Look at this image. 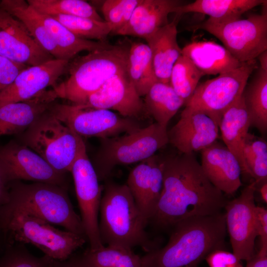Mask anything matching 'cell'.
I'll use <instances>...</instances> for the list:
<instances>
[{"mask_svg":"<svg viewBox=\"0 0 267 267\" xmlns=\"http://www.w3.org/2000/svg\"><path fill=\"white\" fill-rule=\"evenodd\" d=\"M145 111L156 123L167 127L184 102L175 92L170 83L157 81L145 95L143 101Z\"/></svg>","mask_w":267,"mask_h":267,"instance_id":"f1b7e54d","label":"cell"},{"mask_svg":"<svg viewBox=\"0 0 267 267\" xmlns=\"http://www.w3.org/2000/svg\"><path fill=\"white\" fill-rule=\"evenodd\" d=\"M16 140L35 152L57 171L70 172L83 141L48 110L41 115Z\"/></svg>","mask_w":267,"mask_h":267,"instance_id":"ba28073f","label":"cell"},{"mask_svg":"<svg viewBox=\"0 0 267 267\" xmlns=\"http://www.w3.org/2000/svg\"><path fill=\"white\" fill-rule=\"evenodd\" d=\"M182 54L205 75L220 74L241 66L223 46L212 41H193L185 45Z\"/></svg>","mask_w":267,"mask_h":267,"instance_id":"cb8c5ba5","label":"cell"},{"mask_svg":"<svg viewBox=\"0 0 267 267\" xmlns=\"http://www.w3.org/2000/svg\"><path fill=\"white\" fill-rule=\"evenodd\" d=\"M204 75L190 59L182 54L173 67L169 83L185 104Z\"/></svg>","mask_w":267,"mask_h":267,"instance_id":"836d02e7","label":"cell"},{"mask_svg":"<svg viewBox=\"0 0 267 267\" xmlns=\"http://www.w3.org/2000/svg\"><path fill=\"white\" fill-rule=\"evenodd\" d=\"M11 244L0 259V267H52L54 260L44 255L37 257L22 244Z\"/></svg>","mask_w":267,"mask_h":267,"instance_id":"8d00e7d4","label":"cell"},{"mask_svg":"<svg viewBox=\"0 0 267 267\" xmlns=\"http://www.w3.org/2000/svg\"><path fill=\"white\" fill-rule=\"evenodd\" d=\"M127 72L137 93L145 96L157 79L155 73L150 48L140 42L130 44Z\"/></svg>","mask_w":267,"mask_h":267,"instance_id":"f546056e","label":"cell"},{"mask_svg":"<svg viewBox=\"0 0 267 267\" xmlns=\"http://www.w3.org/2000/svg\"><path fill=\"white\" fill-rule=\"evenodd\" d=\"M258 69L253 80L246 86L242 96L250 126L265 134L267 131V71L260 67Z\"/></svg>","mask_w":267,"mask_h":267,"instance_id":"4dcf8cb0","label":"cell"},{"mask_svg":"<svg viewBox=\"0 0 267 267\" xmlns=\"http://www.w3.org/2000/svg\"><path fill=\"white\" fill-rule=\"evenodd\" d=\"M255 222L258 236L261 244L267 243V210L264 207L256 206Z\"/></svg>","mask_w":267,"mask_h":267,"instance_id":"60d3db41","label":"cell"},{"mask_svg":"<svg viewBox=\"0 0 267 267\" xmlns=\"http://www.w3.org/2000/svg\"><path fill=\"white\" fill-rule=\"evenodd\" d=\"M99 213V232L103 245L130 249L138 246L146 253L159 248L145 231L147 224L126 184L105 183Z\"/></svg>","mask_w":267,"mask_h":267,"instance_id":"3957f363","label":"cell"},{"mask_svg":"<svg viewBox=\"0 0 267 267\" xmlns=\"http://www.w3.org/2000/svg\"><path fill=\"white\" fill-rule=\"evenodd\" d=\"M80 256L85 267H140L141 264V257L132 249L115 246L88 249Z\"/></svg>","mask_w":267,"mask_h":267,"instance_id":"1f68e13d","label":"cell"},{"mask_svg":"<svg viewBox=\"0 0 267 267\" xmlns=\"http://www.w3.org/2000/svg\"><path fill=\"white\" fill-rule=\"evenodd\" d=\"M140 0H106L101 10L104 21L112 27L116 34L129 21Z\"/></svg>","mask_w":267,"mask_h":267,"instance_id":"74e56055","label":"cell"},{"mask_svg":"<svg viewBox=\"0 0 267 267\" xmlns=\"http://www.w3.org/2000/svg\"><path fill=\"white\" fill-rule=\"evenodd\" d=\"M0 170L8 183L26 180L67 188L66 174L54 169L39 155L16 139L0 146Z\"/></svg>","mask_w":267,"mask_h":267,"instance_id":"4fadbf2b","label":"cell"},{"mask_svg":"<svg viewBox=\"0 0 267 267\" xmlns=\"http://www.w3.org/2000/svg\"><path fill=\"white\" fill-rule=\"evenodd\" d=\"M0 229L8 236L11 244H31L54 260L67 259L87 240L85 236L60 230L22 212L0 215Z\"/></svg>","mask_w":267,"mask_h":267,"instance_id":"8992f818","label":"cell"},{"mask_svg":"<svg viewBox=\"0 0 267 267\" xmlns=\"http://www.w3.org/2000/svg\"><path fill=\"white\" fill-rule=\"evenodd\" d=\"M40 14L45 26L65 60L70 61L82 51L90 52L107 48L111 45L107 41H95L82 39L52 17Z\"/></svg>","mask_w":267,"mask_h":267,"instance_id":"83f0119b","label":"cell"},{"mask_svg":"<svg viewBox=\"0 0 267 267\" xmlns=\"http://www.w3.org/2000/svg\"><path fill=\"white\" fill-rule=\"evenodd\" d=\"M58 98L53 89L44 90L34 97L0 107V137L17 136L27 130Z\"/></svg>","mask_w":267,"mask_h":267,"instance_id":"44dd1931","label":"cell"},{"mask_svg":"<svg viewBox=\"0 0 267 267\" xmlns=\"http://www.w3.org/2000/svg\"><path fill=\"white\" fill-rule=\"evenodd\" d=\"M205 260L209 267H244L233 253L224 249L212 252Z\"/></svg>","mask_w":267,"mask_h":267,"instance_id":"ab89813d","label":"cell"},{"mask_svg":"<svg viewBox=\"0 0 267 267\" xmlns=\"http://www.w3.org/2000/svg\"><path fill=\"white\" fill-rule=\"evenodd\" d=\"M167 127L157 123L121 136L101 138L92 164L99 181L117 166L141 162L169 143Z\"/></svg>","mask_w":267,"mask_h":267,"instance_id":"52a82bcc","label":"cell"},{"mask_svg":"<svg viewBox=\"0 0 267 267\" xmlns=\"http://www.w3.org/2000/svg\"><path fill=\"white\" fill-rule=\"evenodd\" d=\"M201 154L200 164L210 182L223 193L233 194L242 185L241 167L234 155L217 140Z\"/></svg>","mask_w":267,"mask_h":267,"instance_id":"ffe728a7","label":"cell"},{"mask_svg":"<svg viewBox=\"0 0 267 267\" xmlns=\"http://www.w3.org/2000/svg\"><path fill=\"white\" fill-rule=\"evenodd\" d=\"M256 69L257 63L253 60L198 84L184 105L204 112L219 125L224 112L241 97Z\"/></svg>","mask_w":267,"mask_h":267,"instance_id":"30bf717a","label":"cell"},{"mask_svg":"<svg viewBox=\"0 0 267 267\" xmlns=\"http://www.w3.org/2000/svg\"><path fill=\"white\" fill-rule=\"evenodd\" d=\"M263 6L261 14H251L246 19L218 22L209 18L187 29L203 30L214 36L241 62L255 60L267 50V2Z\"/></svg>","mask_w":267,"mask_h":267,"instance_id":"9c48e42d","label":"cell"},{"mask_svg":"<svg viewBox=\"0 0 267 267\" xmlns=\"http://www.w3.org/2000/svg\"><path fill=\"white\" fill-rule=\"evenodd\" d=\"M0 7L21 21L40 45L54 58L64 60L45 26L41 14L27 1L2 0Z\"/></svg>","mask_w":267,"mask_h":267,"instance_id":"4316f807","label":"cell"},{"mask_svg":"<svg viewBox=\"0 0 267 267\" xmlns=\"http://www.w3.org/2000/svg\"><path fill=\"white\" fill-rule=\"evenodd\" d=\"M259 185L258 190L262 200L267 203V180L263 181L257 184Z\"/></svg>","mask_w":267,"mask_h":267,"instance_id":"f6af8a7d","label":"cell"},{"mask_svg":"<svg viewBox=\"0 0 267 267\" xmlns=\"http://www.w3.org/2000/svg\"><path fill=\"white\" fill-rule=\"evenodd\" d=\"M69 62L53 59L28 67L0 94V107L30 99L48 87H54L58 79L67 71Z\"/></svg>","mask_w":267,"mask_h":267,"instance_id":"ac0fdd59","label":"cell"},{"mask_svg":"<svg viewBox=\"0 0 267 267\" xmlns=\"http://www.w3.org/2000/svg\"><path fill=\"white\" fill-rule=\"evenodd\" d=\"M52 267H85V266L80 255H72L69 258L64 261L54 260Z\"/></svg>","mask_w":267,"mask_h":267,"instance_id":"7bdbcfd3","label":"cell"},{"mask_svg":"<svg viewBox=\"0 0 267 267\" xmlns=\"http://www.w3.org/2000/svg\"><path fill=\"white\" fill-rule=\"evenodd\" d=\"M257 186V183L252 181L238 197L227 201L224 208L232 253L241 261L249 260L255 254V242L258 236L255 203Z\"/></svg>","mask_w":267,"mask_h":267,"instance_id":"5bb4252c","label":"cell"},{"mask_svg":"<svg viewBox=\"0 0 267 267\" xmlns=\"http://www.w3.org/2000/svg\"><path fill=\"white\" fill-rule=\"evenodd\" d=\"M179 16L176 15L171 22L145 39L151 51L155 73L159 82L169 83L173 67L182 55V49L177 42V24Z\"/></svg>","mask_w":267,"mask_h":267,"instance_id":"603a6c76","label":"cell"},{"mask_svg":"<svg viewBox=\"0 0 267 267\" xmlns=\"http://www.w3.org/2000/svg\"><path fill=\"white\" fill-rule=\"evenodd\" d=\"M0 56L28 67L55 59L40 45L21 21L1 7Z\"/></svg>","mask_w":267,"mask_h":267,"instance_id":"9a60e30c","label":"cell"},{"mask_svg":"<svg viewBox=\"0 0 267 267\" xmlns=\"http://www.w3.org/2000/svg\"><path fill=\"white\" fill-rule=\"evenodd\" d=\"M171 228L167 244L141 257L140 267H198L210 253L224 248V213L187 218Z\"/></svg>","mask_w":267,"mask_h":267,"instance_id":"7a4b0ae2","label":"cell"},{"mask_svg":"<svg viewBox=\"0 0 267 267\" xmlns=\"http://www.w3.org/2000/svg\"><path fill=\"white\" fill-rule=\"evenodd\" d=\"M218 124L204 112L185 107L180 118L170 130L168 142L180 153L201 151L217 140Z\"/></svg>","mask_w":267,"mask_h":267,"instance_id":"2e32d148","label":"cell"},{"mask_svg":"<svg viewBox=\"0 0 267 267\" xmlns=\"http://www.w3.org/2000/svg\"><path fill=\"white\" fill-rule=\"evenodd\" d=\"M28 3L39 13L52 16L64 15L105 21L94 7L83 0H28Z\"/></svg>","mask_w":267,"mask_h":267,"instance_id":"d6a6232c","label":"cell"},{"mask_svg":"<svg viewBox=\"0 0 267 267\" xmlns=\"http://www.w3.org/2000/svg\"><path fill=\"white\" fill-rule=\"evenodd\" d=\"M8 199L0 216L22 212L42 219L66 230L85 236L81 217L74 210L66 191L61 186L44 182H9Z\"/></svg>","mask_w":267,"mask_h":267,"instance_id":"5b68a950","label":"cell"},{"mask_svg":"<svg viewBox=\"0 0 267 267\" xmlns=\"http://www.w3.org/2000/svg\"><path fill=\"white\" fill-rule=\"evenodd\" d=\"M130 45L122 42L72 59L67 78L53 87L57 97L84 104L108 80L127 72Z\"/></svg>","mask_w":267,"mask_h":267,"instance_id":"277c9868","label":"cell"},{"mask_svg":"<svg viewBox=\"0 0 267 267\" xmlns=\"http://www.w3.org/2000/svg\"><path fill=\"white\" fill-rule=\"evenodd\" d=\"M258 58L260 63V68L267 71V50L260 54Z\"/></svg>","mask_w":267,"mask_h":267,"instance_id":"bcb514c9","label":"cell"},{"mask_svg":"<svg viewBox=\"0 0 267 267\" xmlns=\"http://www.w3.org/2000/svg\"><path fill=\"white\" fill-rule=\"evenodd\" d=\"M49 112L80 136L101 138L130 133L142 128L136 119L83 104L54 102Z\"/></svg>","mask_w":267,"mask_h":267,"instance_id":"8fae6325","label":"cell"},{"mask_svg":"<svg viewBox=\"0 0 267 267\" xmlns=\"http://www.w3.org/2000/svg\"><path fill=\"white\" fill-rule=\"evenodd\" d=\"M28 66L13 62L0 56V94Z\"/></svg>","mask_w":267,"mask_h":267,"instance_id":"f35d334b","label":"cell"},{"mask_svg":"<svg viewBox=\"0 0 267 267\" xmlns=\"http://www.w3.org/2000/svg\"><path fill=\"white\" fill-rule=\"evenodd\" d=\"M89 107L114 110L124 117L136 119L145 111L127 72L115 75L92 94L83 104Z\"/></svg>","mask_w":267,"mask_h":267,"instance_id":"d6986e66","label":"cell"},{"mask_svg":"<svg viewBox=\"0 0 267 267\" xmlns=\"http://www.w3.org/2000/svg\"><path fill=\"white\" fill-rule=\"evenodd\" d=\"M265 0H196L177 7L174 11L181 15L188 12L207 15L209 18L224 22L241 18L248 10L267 2Z\"/></svg>","mask_w":267,"mask_h":267,"instance_id":"484cf974","label":"cell"},{"mask_svg":"<svg viewBox=\"0 0 267 267\" xmlns=\"http://www.w3.org/2000/svg\"><path fill=\"white\" fill-rule=\"evenodd\" d=\"M162 159L163 187L150 221L155 226L170 228L187 218L222 212L228 201L209 180L194 153Z\"/></svg>","mask_w":267,"mask_h":267,"instance_id":"6da1fadb","label":"cell"},{"mask_svg":"<svg viewBox=\"0 0 267 267\" xmlns=\"http://www.w3.org/2000/svg\"><path fill=\"white\" fill-rule=\"evenodd\" d=\"M249 117L242 96L223 113L219 125L224 145L240 165L241 173L248 172L243 156V145L249 127Z\"/></svg>","mask_w":267,"mask_h":267,"instance_id":"d4e9b609","label":"cell"},{"mask_svg":"<svg viewBox=\"0 0 267 267\" xmlns=\"http://www.w3.org/2000/svg\"><path fill=\"white\" fill-rule=\"evenodd\" d=\"M58 21L77 36L85 40L106 41L112 32V27L105 21L75 16L55 15L50 16Z\"/></svg>","mask_w":267,"mask_h":267,"instance_id":"d590c367","label":"cell"},{"mask_svg":"<svg viewBox=\"0 0 267 267\" xmlns=\"http://www.w3.org/2000/svg\"><path fill=\"white\" fill-rule=\"evenodd\" d=\"M246 262V267H267V243L261 244L258 252Z\"/></svg>","mask_w":267,"mask_h":267,"instance_id":"b9f144b4","label":"cell"},{"mask_svg":"<svg viewBox=\"0 0 267 267\" xmlns=\"http://www.w3.org/2000/svg\"><path fill=\"white\" fill-rule=\"evenodd\" d=\"M182 3L177 0H140L129 21L116 34L145 39L167 24L168 15Z\"/></svg>","mask_w":267,"mask_h":267,"instance_id":"7402d4cb","label":"cell"},{"mask_svg":"<svg viewBox=\"0 0 267 267\" xmlns=\"http://www.w3.org/2000/svg\"><path fill=\"white\" fill-rule=\"evenodd\" d=\"M243 156L248 176L257 184L267 180V143L254 134L248 133L244 141Z\"/></svg>","mask_w":267,"mask_h":267,"instance_id":"e575fe53","label":"cell"},{"mask_svg":"<svg viewBox=\"0 0 267 267\" xmlns=\"http://www.w3.org/2000/svg\"><path fill=\"white\" fill-rule=\"evenodd\" d=\"M75 184L85 235L94 251L104 246L100 237L98 216L102 187L91 162L88 156L84 141L80 145L71 171Z\"/></svg>","mask_w":267,"mask_h":267,"instance_id":"7c38bea8","label":"cell"},{"mask_svg":"<svg viewBox=\"0 0 267 267\" xmlns=\"http://www.w3.org/2000/svg\"><path fill=\"white\" fill-rule=\"evenodd\" d=\"M8 185L0 170V212L8 199Z\"/></svg>","mask_w":267,"mask_h":267,"instance_id":"ee69618b","label":"cell"},{"mask_svg":"<svg viewBox=\"0 0 267 267\" xmlns=\"http://www.w3.org/2000/svg\"><path fill=\"white\" fill-rule=\"evenodd\" d=\"M126 185L147 225L155 214L162 190V157L155 154L139 162L130 172Z\"/></svg>","mask_w":267,"mask_h":267,"instance_id":"e0dca14e","label":"cell"}]
</instances>
